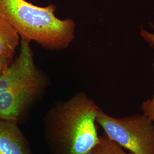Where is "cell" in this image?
<instances>
[{
  "label": "cell",
  "mask_w": 154,
  "mask_h": 154,
  "mask_svg": "<svg viewBox=\"0 0 154 154\" xmlns=\"http://www.w3.org/2000/svg\"><path fill=\"white\" fill-rule=\"evenodd\" d=\"M90 154H134L127 152L119 144L109 138L105 133L99 136L98 143Z\"/></svg>",
  "instance_id": "obj_7"
},
{
  "label": "cell",
  "mask_w": 154,
  "mask_h": 154,
  "mask_svg": "<svg viewBox=\"0 0 154 154\" xmlns=\"http://www.w3.org/2000/svg\"><path fill=\"white\" fill-rule=\"evenodd\" d=\"M44 80L0 93V120L17 122L43 88Z\"/></svg>",
  "instance_id": "obj_4"
},
{
  "label": "cell",
  "mask_w": 154,
  "mask_h": 154,
  "mask_svg": "<svg viewBox=\"0 0 154 154\" xmlns=\"http://www.w3.org/2000/svg\"><path fill=\"white\" fill-rule=\"evenodd\" d=\"M0 154H32L17 122L0 120Z\"/></svg>",
  "instance_id": "obj_5"
},
{
  "label": "cell",
  "mask_w": 154,
  "mask_h": 154,
  "mask_svg": "<svg viewBox=\"0 0 154 154\" xmlns=\"http://www.w3.org/2000/svg\"><path fill=\"white\" fill-rule=\"evenodd\" d=\"M12 60L0 57V74L11 64Z\"/></svg>",
  "instance_id": "obj_10"
},
{
  "label": "cell",
  "mask_w": 154,
  "mask_h": 154,
  "mask_svg": "<svg viewBox=\"0 0 154 154\" xmlns=\"http://www.w3.org/2000/svg\"><path fill=\"white\" fill-rule=\"evenodd\" d=\"M56 6L34 5L26 0H0V16L16 30L21 39L35 41L44 48H67L75 37V23L72 19L61 20Z\"/></svg>",
  "instance_id": "obj_2"
},
{
  "label": "cell",
  "mask_w": 154,
  "mask_h": 154,
  "mask_svg": "<svg viewBox=\"0 0 154 154\" xmlns=\"http://www.w3.org/2000/svg\"><path fill=\"white\" fill-rule=\"evenodd\" d=\"M154 70V64L153 65ZM141 110L147 117L154 123V92L151 99H147L141 105Z\"/></svg>",
  "instance_id": "obj_8"
},
{
  "label": "cell",
  "mask_w": 154,
  "mask_h": 154,
  "mask_svg": "<svg viewBox=\"0 0 154 154\" xmlns=\"http://www.w3.org/2000/svg\"><path fill=\"white\" fill-rule=\"evenodd\" d=\"M99 110L82 93L53 109L48 121V135L57 154H90L99 142Z\"/></svg>",
  "instance_id": "obj_1"
},
{
  "label": "cell",
  "mask_w": 154,
  "mask_h": 154,
  "mask_svg": "<svg viewBox=\"0 0 154 154\" xmlns=\"http://www.w3.org/2000/svg\"><path fill=\"white\" fill-rule=\"evenodd\" d=\"M140 35L151 48L154 46V33H151L144 30L143 28L140 29Z\"/></svg>",
  "instance_id": "obj_9"
},
{
  "label": "cell",
  "mask_w": 154,
  "mask_h": 154,
  "mask_svg": "<svg viewBox=\"0 0 154 154\" xmlns=\"http://www.w3.org/2000/svg\"><path fill=\"white\" fill-rule=\"evenodd\" d=\"M20 35L11 25L0 16V57L12 60L20 44Z\"/></svg>",
  "instance_id": "obj_6"
},
{
  "label": "cell",
  "mask_w": 154,
  "mask_h": 154,
  "mask_svg": "<svg viewBox=\"0 0 154 154\" xmlns=\"http://www.w3.org/2000/svg\"><path fill=\"white\" fill-rule=\"evenodd\" d=\"M96 122L123 149L134 154H154V123L144 114L116 118L99 109Z\"/></svg>",
  "instance_id": "obj_3"
}]
</instances>
